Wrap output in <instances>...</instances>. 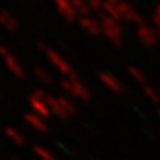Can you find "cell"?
<instances>
[{"label": "cell", "mask_w": 160, "mask_h": 160, "mask_svg": "<svg viewBox=\"0 0 160 160\" xmlns=\"http://www.w3.org/2000/svg\"><path fill=\"white\" fill-rule=\"evenodd\" d=\"M47 102H48V105H49V108H51V111H52L53 115H56L61 119H65V121L70 118V115L66 112V110H65L63 105L61 104V101H59L58 97H53V96H51V94H48Z\"/></svg>", "instance_id": "obj_10"}, {"label": "cell", "mask_w": 160, "mask_h": 160, "mask_svg": "<svg viewBox=\"0 0 160 160\" xmlns=\"http://www.w3.org/2000/svg\"><path fill=\"white\" fill-rule=\"evenodd\" d=\"M47 98L48 93H45L44 90H34L30 96V107L32 108V112L44 119H48L52 115V111L48 105Z\"/></svg>", "instance_id": "obj_4"}, {"label": "cell", "mask_w": 160, "mask_h": 160, "mask_svg": "<svg viewBox=\"0 0 160 160\" xmlns=\"http://www.w3.org/2000/svg\"><path fill=\"white\" fill-rule=\"evenodd\" d=\"M136 37L141 41V44L145 45L146 48H153L160 44V31L156 27H152L146 22H142L138 25Z\"/></svg>", "instance_id": "obj_5"}, {"label": "cell", "mask_w": 160, "mask_h": 160, "mask_svg": "<svg viewBox=\"0 0 160 160\" xmlns=\"http://www.w3.org/2000/svg\"><path fill=\"white\" fill-rule=\"evenodd\" d=\"M158 115H159V119H160V110L158 111Z\"/></svg>", "instance_id": "obj_23"}, {"label": "cell", "mask_w": 160, "mask_h": 160, "mask_svg": "<svg viewBox=\"0 0 160 160\" xmlns=\"http://www.w3.org/2000/svg\"><path fill=\"white\" fill-rule=\"evenodd\" d=\"M105 3H119L121 0H104Z\"/></svg>", "instance_id": "obj_22"}, {"label": "cell", "mask_w": 160, "mask_h": 160, "mask_svg": "<svg viewBox=\"0 0 160 160\" xmlns=\"http://www.w3.org/2000/svg\"><path fill=\"white\" fill-rule=\"evenodd\" d=\"M32 150L39 160H58L56 156L53 155L51 150H48L47 148H44V146H38V145H37V146H34Z\"/></svg>", "instance_id": "obj_16"}, {"label": "cell", "mask_w": 160, "mask_h": 160, "mask_svg": "<svg viewBox=\"0 0 160 160\" xmlns=\"http://www.w3.org/2000/svg\"><path fill=\"white\" fill-rule=\"evenodd\" d=\"M143 91H145V96L148 97V100H149L150 102L158 104V105L160 104V93L153 87V86H145Z\"/></svg>", "instance_id": "obj_17"}, {"label": "cell", "mask_w": 160, "mask_h": 160, "mask_svg": "<svg viewBox=\"0 0 160 160\" xmlns=\"http://www.w3.org/2000/svg\"><path fill=\"white\" fill-rule=\"evenodd\" d=\"M32 73H34V76H35L41 83H44V84H52L53 83V76L51 75L49 70L44 69V68L35 66L32 70Z\"/></svg>", "instance_id": "obj_13"}, {"label": "cell", "mask_w": 160, "mask_h": 160, "mask_svg": "<svg viewBox=\"0 0 160 160\" xmlns=\"http://www.w3.org/2000/svg\"><path fill=\"white\" fill-rule=\"evenodd\" d=\"M59 98V101H61V104L63 105V108L66 110V112L69 114L70 117H73V115H76V112H78V110H76V107H75V104H73L72 101H70L68 97H63V96H59L58 97Z\"/></svg>", "instance_id": "obj_18"}, {"label": "cell", "mask_w": 160, "mask_h": 160, "mask_svg": "<svg viewBox=\"0 0 160 160\" xmlns=\"http://www.w3.org/2000/svg\"><path fill=\"white\" fill-rule=\"evenodd\" d=\"M117 8H118V13L121 16V20L122 21H128V22H133V24H142L143 20L142 17L139 16V13L127 2H119L117 3Z\"/></svg>", "instance_id": "obj_6"}, {"label": "cell", "mask_w": 160, "mask_h": 160, "mask_svg": "<svg viewBox=\"0 0 160 160\" xmlns=\"http://www.w3.org/2000/svg\"><path fill=\"white\" fill-rule=\"evenodd\" d=\"M38 49L44 53L48 58V61L59 70L61 75H63L66 79H78V73L75 72L72 66L68 63L66 59H63L58 52H55L53 49H51L48 45H45L44 42H38Z\"/></svg>", "instance_id": "obj_1"}, {"label": "cell", "mask_w": 160, "mask_h": 160, "mask_svg": "<svg viewBox=\"0 0 160 160\" xmlns=\"http://www.w3.org/2000/svg\"><path fill=\"white\" fill-rule=\"evenodd\" d=\"M98 79H100V82H101L110 91H112V93L122 94V93H125V90H127L125 84L121 82V80L117 79L115 76L108 73V72H101L98 75Z\"/></svg>", "instance_id": "obj_8"}, {"label": "cell", "mask_w": 160, "mask_h": 160, "mask_svg": "<svg viewBox=\"0 0 160 160\" xmlns=\"http://www.w3.org/2000/svg\"><path fill=\"white\" fill-rule=\"evenodd\" d=\"M2 22L11 31H16L17 28H18V22H17V20L14 18L13 16H10L8 13H4L2 16Z\"/></svg>", "instance_id": "obj_19"}, {"label": "cell", "mask_w": 160, "mask_h": 160, "mask_svg": "<svg viewBox=\"0 0 160 160\" xmlns=\"http://www.w3.org/2000/svg\"><path fill=\"white\" fill-rule=\"evenodd\" d=\"M128 73H129L131 78L135 80L136 83H139V84H143V86H148V78H146V75H145V72H142L139 68L129 66V68H128Z\"/></svg>", "instance_id": "obj_15"}, {"label": "cell", "mask_w": 160, "mask_h": 160, "mask_svg": "<svg viewBox=\"0 0 160 160\" xmlns=\"http://www.w3.org/2000/svg\"><path fill=\"white\" fill-rule=\"evenodd\" d=\"M152 21H153V25L160 31V3L156 4V7H155V13H153V16H152Z\"/></svg>", "instance_id": "obj_21"}, {"label": "cell", "mask_w": 160, "mask_h": 160, "mask_svg": "<svg viewBox=\"0 0 160 160\" xmlns=\"http://www.w3.org/2000/svg\"><path fill=\"white\" fill-rule=\"evenodd\" d=\"M56 6V10L58 13L63 17V20H66L68 22H75L79 21V14L76 13L75 7L72 6L70 0H52Z\"/></svg>", "instance_id": "obj_7"}, {"label": "cell", "mask_w": 160, "mask_h": 160, "mask_svg": "<svg viewBox=\"0 0 160 160\" xmlns=\"http://www.w3.org/2000/svg\"><path fill=\"white\" fill-rule=\"evenodd\" d=\"M70 2H72V6L75 7L79 17H87L91 14V8L86 0H70Z\"/></svg>", "instance_id": "obj_14"}, {"label": "cell", "mask_w": 160, "mask_h": 160, "mask_svg": "<svg viewBox=\"0 0 160 160\" xmlns=\"http://www.w3.org/2000/svg\"><path fill=\"white\" fill-rule=\"evenodd\" d=\"M7 135L10 136V138L13 139L16 143H18V145H24L25 143V138L18 132V131H16V129H7Z\"/></svg>", "instance_id": "obj_20"}, {"label": "cell", "mask_w": 160, "mask_h": 160, "mask_svg": "<svg viewBox=\"0 0 160 160\" xmlns=\"http://www.w3.org/2000/svg\"><path fill=\"white\" fill-rule=\"evenodd\" d=\"M79 25L86 31L87 34L93 37H98V35H102V27H101V21L91 16H87V17H80L79 18Z\"/></svg>", "instance_id": "obj_9"}, {"label": "cell", "mask_w": 160, "mask_h": 160, "mask_svg": "<svg viewBox=\"0 0 160 160\" xmlns=\"http://www.w3.org/2000/svg\"><path fill=\"white\" fill-rule=\"evenodd\" d=\"M100 21H101L102 27V35L114 45L119 47L122 44V27L119 25V22L112 20L111 17L105 16V14L100 16Z\"/></svg>", "instance_id": "obj_2"}, {"label": "cell", "mask_w": 160, "mask_h": 160, "mask_svg": "<svg viewBox=\"0 0 160 160\" xmlns=\"http://www.w3.org/2000/svg\"><path fill=\"white\" fill-rule=\"evenodd\" d=\"M61 87L69 96L78 100H82V101H90L91 100V91L79 79H63L61 82Z\"/></svg>", "instance_id": "obj_3"}, {"label": "cell", "mask_w": 160, "mask_h": 160, "mask_svg": "<svg viewBox=\"0 0 160 160\" xmlns=\"http://www.w3.org/2000/svg\"><path fill=\"white\" fill-rule=\"evenodd\" d=\"M3 53H4L6 56V62H7V66L10 68V70L14 73L16 76H18V78H24L25 72L24 69H22V66L18 63V61H17L14 56H11L10 53H7L6 51H3Z\"/></svg>", "instance_id": "obj_12"}, {"label": "cell", "mask_w": 160, "mask_h": 160, "mask_svg": "<svg viewBox=\"0 0 160 160\" xmlns=\"http://www.w3.org/2000/svg\"><path fill=\"white\" fill-rule=\"evenodd\" d=\"M25 121H27V124L32 129L38 131V132H48V129H49V125H48L47 119L41 118L39 115H37L34 112L25 114Z\"/></svg>", "instance_id": "obj_11"}]
</instances>
